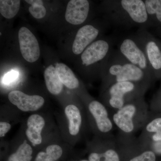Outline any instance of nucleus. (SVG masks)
<instances>
[{
	"mask_svg": "<svg viewBox=\"0 0 161 161\" xmlns=\"http://www.w3.org/2000/svg\"><path fill=\"white\" fill-rule=\"evenodd\" d=\"M29 11L31 15L36 19H43L46 14V8L43 4H36L30 6Z\"/></svg>",
	"mask_w": 161,
	"mask_h": 161,
	"instance_id": "22",
	"label": "nucleus"
},
{
	"mask_svg": "<svg viewBox=\"0 0 161 161\" xmlns=\"http://www.w3.org/2000/svg\"><path fill=\"white\" fill-rule=\"evenodd\" d=\"M90 9L91 5L87 0H71L67 6L65 19L72 25H81L87 19Z\"/></svg>",
	"mask_w": 161,
	"mask_h": 161,
	"instance_id": "12",
	"label": "nucleus"
},
{
	"mask_svg": "<svg viewBox=\"0 0 161 161\" xmlns=\"http://www.w3.org/2000/svg\"><path fill=\"white\" fill-rule=\"evenodd\" d=\"M117 48L119 53L129 62L152 78L154 76L145 53L139 46L133 35L125 36L119 39Z\"/></svg>",
	"mask_w": 161,
	"mask_h": 161,
	"instance_id": "6",
	"label": "nucleus"
},
{
	"mask_svg": "<svg viewBox=\"0 0 161 161\" xmlns=\"http://www.w3.org/2000/svg\"><path fill=\"white\" fill-rule=\"evenodd\" d=\"M154 150L156 152L161 153V142L154 143Z\"/></svg>",
	"mask_w": 161,
	"mask_h": 161,
	"instance_id": "30",
	"label": "nucleus"
},
{
	"mask_svg": "<svg viewBox=\"0 0 161 161\" xmlns=\"http://www.w3.org/2000/svg\"><path fill=\"white\" fill-rule=\"evenodd\" d=\"M35 161H55L46 152L41 151L38 153Z\"/></svg>",
	"mask_w": 161,
	"mask_h": 161,
	"instance_id": "27",
	"label": "nucleus"
},
{
	"mask_svg": "<svg viewBox=\"0 0 161 161\" xmlns=\"http://www.w3.org/2000/svg\"><path fill=\"white\" fill-rule=\"evenodd\" d=\"M46 152L55 161L61 157L63 153V150L59 145H51L46 148Z\"/></svg>",
	"mask_w": 161,
	"mask_h": 161,
	"instance_id": "24",
	"label": "nucleus"
},
{
	"mask_svg": "<svg viewBox=\"0 0 161 161\" xmlns=\"http://www.w3.org/2000/svg\"><path fill=\"white\" fill-rule=\"evenodd\" d=\"M44 78L47 89L54 95L60 94L63 89V83L60 80L53 65L47 67L44 72Z\"/></svg>",
	"mask_w": 161,
	"mask_h": 161,
	"instance_id": "15",
	"label": "nucleus"
},
{
	"mask_svg": "<svg viewBox=\"0 0 161 161\" xmlns=\"http://www.w3.org/2000/svg\"><path fill=\"white\" fill-rule=\"evenodd\" d=\"M19 76V73L16 71H11L5 75L3 81L6 84L11 83L16 80Z\"/></svg>",
	"mask_w": 161,
	"mask_h": 161,
	"instance_id": "25",
	"label": "nucleus"
},
{
	"mask_svg": "<svg viewBox=\"0 0 161 161\" xmlns=\"http://www.w3.org/2000/svg\"><path fill=\"white\" fill-rule=\"evenodd\" d=\"M105 20L109 25L123 28L150 26L143 0H108L103 4Z\"/></svg>",
	"mask_w": 161,
	"mask_h": 161,
	"instance_id": "1",
	"label": "nucleus"
},
{
	"mask_svg": "<svg viewBox=\"0 0 161 161\" xmlns=\"http://www.w3.org/2000/svg\"><path fill=\"white\" fill-rule=\"evenodd\" d=\"M161 130V118H157L150 121L146 122L145 125L143 128V132L144 135H146L147 133H156Z\"/></svg>",
	"mask_w": 161,
	"mask_h": 161,
	"instance_id": "21",
	"label": "nucleus"
},
{
	"mask_svg": "<svg viewBox=\"0 0 161 161\" xmlns=\"http://www.w3.org/2000/svg\"><path fill=\"white\" fill-rule=\"evenodd\" d=\"M32 153L31 147L24 140L17 151L9 156L8 161H31L32 159Z\"/></svg>",
	"mask_w": 161,
	"mask_h": 161,
	"instance_id": "20",
	"label": "nucleus"
},
{
	"mask_svg": "<svg viewBox=\"0 0 161 161\" xmlns=\"http://www.w3.org/2000/svg\"><path fill=\"white\" fill-rule=\"evenodd\" d=\"M139 46L143 51L154 75L161 72V46L147 29L139 28L133 35Z\"/></svg>",
	"mask_w": 161,
	"mask_h": 161,
	"instance_id": "7",
	"label": "nucleus"
},
{
	"mask_svg": "<svg viewBox=\"0 0 161 161\" xmlns=\"http://www.w3.org/2000/svg\"><path fill=\"white\" fill-rule=\"evenodd\" d=\"M55 68L61 82L68 88L76 89L79 86V80L67 65L58 63L56 64Z\"/></svg>",
	"mask_w": 161,
	"mask_h": 161,
	"instance_id": "14",
	"label": "nucleus"
},
{
	"mask_svg": "<svg viewBox=\"0 0 161 161\" xmlns=\"http://www.w3.org/2000/svg\"><path fill=\"white\" fill-rule=\"evenodd\" d=\"M115 40L111 36L98 39L92 43L80 54L81 65L84 67L98 65L103 72L111 53L114 49Z\"/></svg>",
	"mask_w": 161,
	"mask_h": 161,
	"instance_id": "5",
	"label": "nucleus"
},
{
	"mask_svg": "<svg viewBox=\"0 0 161 161\" xmlns=\"http://www.w3.org/2000/svg\"><path fill=\"white\" fill-rule=\"evenodd\" d=\"M103 30L99 26L87 24L77 31L72 45V51L76 55L81 54L87 47L96 41Z\"/></svg>",
	"mask_w": 161,
	"mask_h": 161,
	"instance_id": "9",
	"label": "nucleus"
},
{
	"mask_svg": "<svg viewBox=\"0 0 161 161\" xmlns=\"http://www.w3.org/2000/svg\"><path fill=\"white\" fill-rule=\"evenodd\" d=\"M21 2L19 0H1L0 12L4 18L11 19L17 14Z\"/></svg>",
	"mask_w": 161,
	"mask_h": 161,
	"instance_id": "19",
	"label": "nucleus"
},
{
	"mask_svg": "<svg viewBox=\"0 0 161 161\" xmlns=\"http://www.w3.org/2000/svg\"><path fill=\"white\" fill-rule=\"evenodd\" d=\"M103 90L112 84L130 81L149 88L152 77L125 59L118 49H113L103 72Z\"/></svg>",
	"mask_w": 161,
	"mask_h": 161,
	"instance_id": "2",
	"label": "nucleus"
},
{
	"mask_svg": "<svg viewBox=\"0 0 161 161\" xmlns=\"http://www.w3.org/2000/svg\"><path fill=\"white\" fill-rule=\"evenodd\" d=\"M112 121L127 138L143 128L147 120V106L144 96L132 99L111 114Z\"/></svg>",
	"mask_w": 161,
	"mask_h": 161,
	"instance_id": "3",
	"label": "nucleus"
},
{
	"mask_svg": "<svg viewBox=\"0 0 161 161\" xmlns=\"http://www.w3.org/2000/svg\"><path fill=\"white\" fill-rule=\"evenodd\" d=\"M156 155L153 151L145 150L140 154L134 157L129 161H156Z\"/></svg>",
	"mask_w": 161,
	"mask_h": 161,
	"instance_id": "23",
	"label": "nucleus"
},
{
	"mask_svg": "<svg viewBox=\"0 0 161 161\" xmlns=\"http://www.w3.org/2000/svg\"><path fill=\"white\" fill-rule=\"evenodd\" d=\"M8 98L13 104L23 112L37 111L44 104V99L38 95H29L19 91L11 92Z\"/></svg>",
	"mask_w": 161,
	"mask_h": 161,
	"instance_id": "11",
	"label": "nucleus"
},
{
	"mask_svg": "<svg viewBox=\"0 0 161 161\" xmlns=\"http://www.w3.org/2000/svg\"><path fill=\"white\" fill-rule=\"evenodd\" d=\"M150 26L161 24V0H144Z\"/></svg>",
	"mask_w": 161,
	"mask_h": 161,
	"instance_id": "18",
	"label": "nucleus"
},
{
	"mask_svg": "<svg viewBox=\"0 0 161 161\" xmlns=\"http://www.w3.org/2000/svg\"><path fill=\"white\" fill-rule=\"evenodd\" d=\"M65 113L69 122V129L71 135H78L80 132L82 123V117L80 110L75 105L70 104L65 108Z\"/></svg>",
	"mask_w": 161,
	"mask_h": 161,
	"instance_id": "16",
	"label": "nucleus"
},
{
	"mask_svg": "<svg viewBox=\"0 0 161 161\" xmlns=\"http://www.w3.org/2000/svg\"><path fill=\"white\" fill-rule=\"evenodd\" d=\"M87 161V160H82V161Z\"/></svg>",
	"mask_w": 161,
	"mask_h": 161,
	"instance_id": "31",
	"label": "nucleus"
},
{
	"mask_svg": "<svg viewBox=\"0 0 161 161\" xmlns=\"http://www.w3.org/2000/svg\"><path fill=\"white\" fill-rule=\"evenodd\" d=\"M88 110L95 119L98 131L105 135L111 136L115 125L105 105L98 101L92 100L89 103Z\"/></svg>",
	"mask_w": 161,
	"mask_h": 161,
	"instance_id": "10",
	"label": "nucleus"
},
{
	"mask_svg": "<svg viewBox=\"0 0 161 161\" xmlns=\"http://www.w3.org/2000/svg\"><path fill=\"white\" fill-rule=\"evenodd\" d=\"M148 88L130 82H115L103 90L104 98L110 115L120 109L127 103L144 96Z\"/></svg>",
	"mask_w": 161,
	"mask_h": 161,
	"instance_id": "4",
	"label": "nucleus"
},
{
	"mask_svg": "<svg viewBox=\"0 0 161 161\" xmlns=\"http://www.w3.org/2000/svg\"><path fill=\"white\" fill-rule=\"evenodd\" d=\"M45 120L41 115L33 114L28 118L26 136L29 140L35 145H40L42 142L41 132L45 125Z\"/></svg>",
	"mask_w": 161,
	"mask_h": 161,
	"instance_id": "13",
	"label": "nucleus"
},
{
	"mask_svg": "<svg viewBox=\"0 0 161 161\" xmlns=\"http://www.w3.org/2000/svg\"><path fill=\"white\" fill-rule=\"evenodd\" d=\"M152 141L154 142V143L159 142H161V130L156 133L153 134L151 136Z\"/></svg>",
	"mask_w": 161,
	"mask_h": 161,
	"instance_id": "28",
	"label": "nucleus"
},
{
	"mask_svg": "<svg viewBox=\"0 0 161 161\" xmlns=\"http://www.w3.org/2000/svg\"><path fill=\"white\" fill-rule=\"evenodd\" d=\"M20 49L23 58L30 63L36 62L40 57V46L34 35L26 27L19 31Z\"/></svg>",
	"mask_w": 161,
	"mask_h": 161,
	"instance_id": "8",
	"label": "nucleus"
},
{
	"mask_svg": "<svg viewBox=\"0 0 161 161\" xmlns=\"http://www.w3.org/2000/svg\"><path fill=\"white\" fill-rule=\"evenodd\" d=\"M25 2L31 6L36 5V4H43V1L41 0H26Z\"/></svg>",
	"mask_w": 161,
	"mask_h": 161,
	"instance_id": "29",
	"label": "nucleus"
},
{
	"mask_svg": "<svg viewBox=\"0 0 161 161\" xmlns=\"http://www.w3.org/2000/svg\"><path fill=\"white\" fill-rule=\"evenodd\" d=\"M117 145L114 141L104 152L92 153L89 156V161H120L117 149H115Z\"/></svg>",
	"mask_w": 161,
	"mask_h": 161,
	"instance_id": "17",
	"label": "nucleus"
},
{
	"mask_svg": "<svg viewBox=\"0 0 161 161\" xmlns=\"http://www.w3.org/2000/svg\"><path fill=\"white\" fill-rule=\"evenodd\" d=\"M11 125L6 122H1L0 123V136L1 137L5 136L6 133L11 129Z\"/></svg>",
	"mask_w": 161,
	"mask_h": 161,
	"instance_id": "26",
	"label": "nucleus"
}]
</instances>
